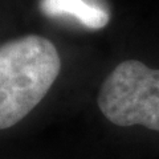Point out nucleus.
Segmentation results:
<instances>
[{"mask_svg": "<svg viewBox=\"0 0 159 159\" xmlns=\"http://www.w3.org/2000/svg\"><path fill=\"white\" fill-rule=\"evenodd\" d=\"M61 60L48 39L28 34L0 45V130L27 117L58 77Z\"/></svg>", "mask_w": 159, "mask_h": 159, "instance_id": "f257e3e1", "label": "nucleus"}, {"mask_svg": "<svg viewBox=\"0 0 159 159\" xmlns=\"http://www.w3.org/2000/svg\"><path fill=\"white\" fill-rule=\"evenodd\" d=\"M97 102L114 125L159 131V69L137 60L118 64L101 85Z\"/></svg>", "mask_w": 159, "mask_h": 159, "instance_id": "f03ea898", "label": "nucleus"}, {"mask_svg": "<svg viewBox=\"0 0 159 159\" xmlns=\"http://www.w3.org/2000/svg\"><path fill=\"white\" fill-rule=\"evenodd\" d=\"M41 9L49 16L70 15L92 29H101L109 23L106 9L90 0H41Z\"/></svg>", "mask_w": 159, "mask_h": 159, "instance_id": "7ed1b4c3", "label": "nucleus"}]
</instances>
